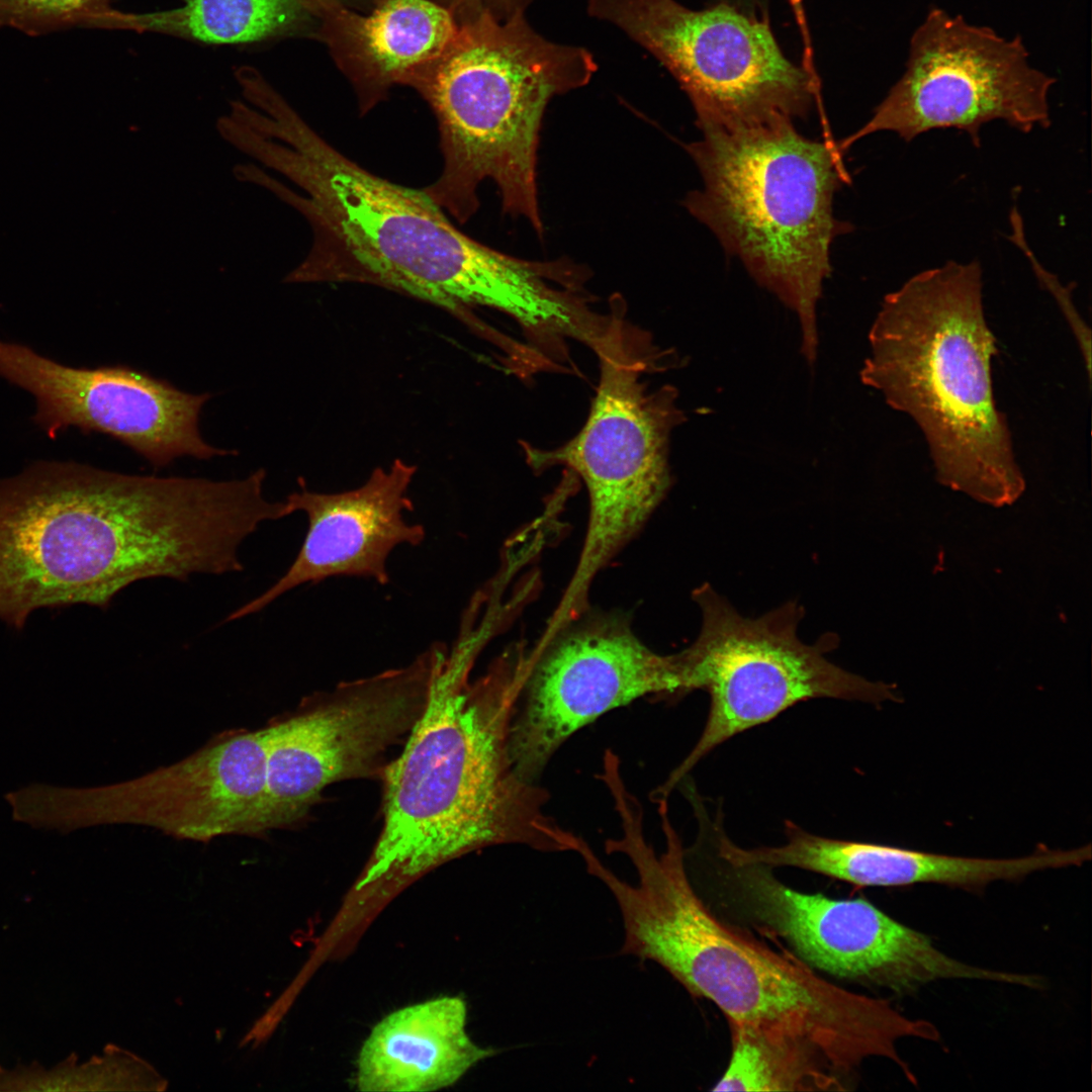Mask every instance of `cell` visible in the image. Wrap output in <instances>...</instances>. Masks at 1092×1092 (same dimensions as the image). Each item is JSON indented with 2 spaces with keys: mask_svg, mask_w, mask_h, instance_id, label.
Here are the masks:
<instances>
[{
  "mask_svg": "<svg viewBox=\"0 0 1092 1092\" xmlns=\"http://www.w3.org/2000/svg\"><path fill=\"white\" fill-rule=\"evenodd\" d=\"M590 16L651 53L688 95L698 127L731 128L806 118L819 92L814 71L784 54L770 22L723 4L586 0Z\"/></svg>",
  "mask_w": 1092,
  "mask_h": 1092,
  "instance_id": "8fae6325",
  "label": "cell"
},
{
  "mask_svg": "<svg viewBox=\"0 0 1092 1092\" xmlns=\"http://www.w3.org/2000/svg\"><path fill=\"white\" fill-rule=\"evenodd\" d=\"M786 843L745 848L736 846L740 862L772 869L797 868L857 887H904L938 884L982 890L995 881H1019L1031 873L1073 867L1075 849L1040 848L1016 858H979L937 854L892 845L829 838L813 834L791 820L785 821Z\"/></svg>",
  "mask_w": 1092,
  "mask_h": 1092,
  "instance_id": "ac0fdd59",
  "label": "cell"
},
{
  "mask_svg": "<svg viewBox=\"0 0 1092 1092\" xmlns=\"http://www.w3.org/2000/svg\"><path fill=\"white\" fill-rule=\"evenodd\" d=\"M1054 83L1029 65L1020 35L1006 39L990 27L932 8L912 34L902 77L868 122L837 149L843 154L878 131L910 142L929 130L956 128L980 147L982 126L994 120L1025 133L1045 128Z\"/></svg>",
  "mask_w": 1092,
  "mask_h": 1092,
  "instance_id": "5bb4252c",
  "label": "cell"
},
{
  "mask_svg": "<svg viewBox=\"0 0 1092 1092\" xmlns=\"http://www.w3.org/2000/svg\"><path fill=\"white\" fill-rule=\"evenodd\" d=\"M265 730L226 733L143 777L93 788L33 784L5 795L12 818L62 833L135 824L179 839L263 834Z\"/></svg>",
  "mask_w": 1092,
  "mask_h": 1092,
  "instance_id": "7c38bea8",
  "label": "cell"
},
{
  "mask_svg": "<svg viewBox=\"0 0 1092 1092\" xmlns=\"http://www.w3.org/2000/svg\"><path fill=\"white\" fill-rule=\"evenodd\" d=\"M660 827L661 852L639 825L614 841V851L633 864L637 884L602 860L590 867L619 907L622 954L656 963L691 995L716 1005L728 1024L810 1038L850 1079L866 1060L900 1062L897 1043L914 1034L913 1019L885 999L841 987L715 913L688 875L671 820L663 818Z\"/></svg>",
  "mask_w": 1092,
  "mask_h": 1092,
  "instance_id": "6da1fadb",
  "label": "cell"
},
{
  "mask_svg": "<svg viewBox=\"0 0 1092 1092\" xmlns=\"http://www.w3.org/2000/svg\"><path fill=\"white\" fill-rule=\"evenodd\" d=\"M271 167L299 187H266L308 221L312 245L287 282L362 283L434 304L461 320L497 309L528 327L552 296L546 262L494 250L458 230L424 189L393 183L339 152L303 120Z\"/></svg>",
  "mask_w": 1092,
  "mask_h": 1092,
  "instance_id": "3957f363",
  "label": "cell"
},
{
  "mask_svg": "<svg viewBox=\"0 0 1092 1092\" xmlns=\"http://www.w3.org/2000/svg\"><path fill=\"white\" fill-rule=\"evenodd\" d=\"M108 0H0V29L39 36L75 27L98 28Z\"/></svg>",
  "mask_w": 1092,
  "mask_h": 1092,
  "instance_id": "cb8c5ba5",
  "label": "cell"
},
{
  "mask_svg": "<svg viewBox=\"0 0 1092 1092\" xmlns=\"http://www.w3.org/2000/svg\"><path fill=\"white\" fill-rule=\"evenodd\" d=\"M698 890L817 973L905 994L938 980L1018 984L1020 975L971 966L862 898L834 899L782 882L774 869L737 862L716 838L694 861Z\"/></svg>",
  "mask_w": 1092,
  "mask_h": 1092,
  "instance_id": "9c48e42d",
  "label": "cell"
},
{
  "mask_svg": "<svg viewBox=\"0 0 1092 1092\" xmlns=\"http://www.w3.org/2000/svg\"><path fill=\"white\" fill-rule=\"evenodd\" d=\"M522 5L506 17L483 11L457 31L407 86L438 123L442 172L424 188L458 222L478 210V189L492 181L502 208L543 233L537 150L547 104L587 84L598 69L583 48L552 42L528 23Z\"/></svg>",
  "mask_w": 1092,
  "mask_h": 1092,
  "instance_id": "8992f818",
  "label": "cell"
},
{
  "mask_svg": "<svg viewBox=\"0 0 1092 1092\" xmlns=\"http://www.w3.org/2000/svg\"><path fill=\"white\" fill-rule=\"evenodd\" d=\"M533 655L510 734L515 767L530 782L604 714L648 695L685 694L677 655L651 650L622 615L573 620Z\"/></svg>",
  "mask_w": 1092,
  "mask_h": 1092,
  "instance_id": "9a60e30c",
  "label": "cell"
},
{
  "mask_svg": "<svg viewBox=\"0 0 1092 1092\" xmlns=\"http://www.w3.org/2000/svg\"><path fill=\"white\" fill-rule=\"evenodd\" d=\"M606 333L594 348L600 380L588 418L562 446L527 447L534 469L564 465L586 487L589 516L581 554L565 605L585 604L595 576L640 531L671 484V432L686 421L671 385L649 388L646 375L680 365L670 350L659 351L645 333L625 318L622 300H613Z\"/></svg>",
  "mask_w": 1092,
  "mask_h": 1092,
  "instance_id": "ba28073f",
  "label": "cell"
},
{
  "mask_svg": "<svg viewBox=\"0 0 1092 1092\" xmlns=\"http://www.w3.org/2000/svg\"><path fill=\"white\" fill-rule=\"evenodd\" d=\"M203 527L182 476L36 462L0 481V620L21 629L40 608L105 609L138 580H187Z\"/></svg>",
  "mask_w": 1092,
  "mask_h": 1092,
  "instance_id": "277c9868",
  "label": "cell"
},
{
  "mask_svg": "<svg viewBox=\"0 0 1092 1092\" xmlns=\"http://www.w3.org/2000/svg\"><path fill=\"white\" fill-rule=\"evenodd\" d=\"M0 376L34 396L33 421L52 439L70 427L102 433L156 467L182 456L236 454L210 445L199 432L209 393L182 391L128 366L69 367L0 341Z\"/></svg>",
  "mask_w": 1092,
  "mask_h": 1092,
  "instance_id": "2e32d148",
  "label": "cell"
},
{
  "mask_svg": "<svg viewBox=\"0 0 1092 1092\" xmlns=\"http://www.w3.org/2000/svg\"><path fill=\"white\" fill-rule=\"evenodd\" d=\"M447 652L436 643L404 666L312 696L265 727L263 833L297 823L332 784L380 777L386 752L424 711Z\"/></svg>",
  "mask_w": 1092,
  "mask_h": 1092,
  "instance_id": "4fadbf2b",
  "label": "cell"
},
{
  "mask_svg": "<svg viewBox=\"0 0 1092 1092\" xmlns=\"http://www.w3.org/2000/svg\"><path fill=\"white\" fill-rule=\"evenodd\" d=\"M157 1079L147 1063L111 1044L83 1063L71 1053L51 1068L37 1062L12 1069L0 1064V1091L159 1090Z\"/></svg>",
  "mask_w": 1092,
  "mask_h": 1092,
  "instance_id": "603a6c76",
  "label": "cell"
},
{
  "mask_svg": "<svg viewBox=\"0 0 1092 1092\" xmlns=\"http://www.w3.org/2000/svg\"><path fill=\"white\" fill-rule=\"evenodd\" d=\"M179 1L177 7L148 12L112 8L106 29L161 33L210 44H240L302 32L314 22L307 0Z\"/></svg>",
  "mask_w": 1092,
  "mask_h": 1092,
  "instance_id": "44dd1931",
  "label": "cell"
},
{
  "mask_svg": "<svg viewBox=\"0 0 1092 1092\" xmlns=\"http://www.w3.org/2000/svg\"><path fill=\"white\" fill-rule=\"evenodd\" d=\"M702 625L692 645L677 653L685 692L704 690L710 709L690 753L652 793L666 800L678 783L717 746L810 699L879 705L897 701L895 688L849 672L826 658L825 645L797 634L803 614L789 602L758 618L741 616L709 584L694 592Z\"/></svg>",
  "mask_w": 1092,
  "mask_h": 1092,
  "instance_id": "30bf717a",
  "label": "cell"
},
{
  "mask_svg": "<svg viewBox=\"0 0 1092 1092\" xmlns=\"http://www.w3.org/2000/svg\"><path fill=\"white\" fill-rule=\"evenodd\" d=\"M1011 223L1013 226L1012 240L1023 250L1026 256L1029 257L1032 268L1035 275L1038 278L1042 286L1053 295L1058 306L1060 307L1063 315L1068 323L1070 330L1072 331L1075 340L1077 342L1079 351L1083 357L1085 364L1088 381L1091 379V331L1089 327L1080 316L1073 300L1072 292L1069 287L1061 284L1058 278L1046 271L1041 265L1034 259L1033 254L1028 249L1027 244L1023 236L1021 219L1016 210L1012 211Z\"/></svg>",
  "mask_w": 1092,
  "mask_h": 1092,
  "instance_id": "d4e9b609",
  "label": "cell"
},
{
  "mask_svg": "<svg viewBox=\"0 0 1092 1092\" xmlns=\"http://www.w3.org/2000/svg\"><path fill=\"white\" fill-rule=\"evenodd\" d=\"M467 1006L443 996L395 1010L363 1042L356 1084L364 1092H426L455 1084L495 1054L466 1032Z\"/></svg>",
  "mask_w": 1092,
  "mask_h": 1092,
  "instance_id": "ffe728a7",
  "label": "cell"
},
{
  "mask_svg": "<svg viewBox=\"0 0 1092 1092\" xmlns=\"http://www.w3.org/2000/svg\"><path fill=\"white\" fill-rule=\"evenodd\" d=\"M416 472L417 466L396 459L389 467L374 469L354 489L325 493L301 484L285 499L292 514L300 511L307 518L295 559L274 584L225 621L260 612L287 592L329 577H368L387 584V559L393 549L420 545L426 537L423 525L410 524L403 516L414 510L407 491Z\"/></svg>",
  "mask_w": 1092,
  "mask_h": 1092,
  "instance_id": "e0dca14e",
  "label": "cell"
},
{
  "mask_svg": "<svg viewBox=\"0 0 1092 1092\" xmlns=\"http://www.w3.org/2000/svg\"><path fill=\"white\" fill-rule=\"evenodd\" d=\"M770 0H712L711 4L729 6L746 16L769 21Z\"/></svg>",
  "mask_w": 1092,
  "mask_h": 1092,
  "instance_id": "4316f807",
  "label": "cell"
},
{
  "mask_svg": "<svg viewBox=\"0 0 1092 1092\" xmlns=\"http://www.w3.org/2000/svg\"><path fill=\"white\" fill-rule=\"evenodd\" d=\"M869 343L860 380L917 425L937 480L994 507L1019 498L1025 479L993 391L980 263L948 261L888 293Z\"/></svg>",
  "mask_w": 1092,
  "mask_h": 1092,
  "instance_id": "5b68a950",
  "label": "cell"
},
{
  "mask_svg": "<svg viewBox=\"0 0 1092 1092\" xmlns=\"http://www.w3.org/2000/svg\"><path fill=\"white\" fill-rule=\"evenodd\" d=\"M532 664L513 647L471 681V665L443 658L402 751L380 776L382 828L358 890L413 879L491 845L571 851L576 834L547 813L549 792L522 778L511 755Z\"/></svg>",
  "mask_w": 1092,
  "mask_h": 1092,
  "instance_id": "7a4b0ae2",
  "label": "cell"
},
{
  "mask_svg": "<svg viewBox=\"0 0 1092 1092\" xmlns=\"http://www.w3.org/2000/svg\"><path fill=\"white\" fill-rule=\"evenodd\" d=\"M731 1055L712 1091H845L854 1084L810 1038L728 1024Z\"/></svg>",
  "mask_w": 1092,
  "mask_h": 1092,
  "instance_id": "7402d4cb",
  "label": "cell"
},
{
  "mask_svg": "<svg viewBox=\"0 0 1092 1092\" xmlns=\"http://www.w3.org/2000/svg\"><path fill=\"white\" fill-rule=\"evenodd\" d=\"M700 130L702 139L687 150L703 186L685 205L758 285L795 311L800 351L812 367L830 246L847 228L833 215L834 194L848 181L837 143L804 136L785 118Z\"/></svg>",
  "mask_w": 1092,
  "mask_h": 1092,
  "instance_id": "52a82bcc",
  "label": "cell"
},
{
  "mask_svg": "<svg viewBox=\"0 0 1092 1092\" xmlns=\"http://www.w3.org/2000/svg\"><path fill=\"white\" fill-rule=\"evenodd\" d=\"M447 8L457 22L476 16L483 11H490L498 17L510 15L519 6L529 0H434Z\"/></svg>",
  "mask_w": 1092,
  "mask_h": 1092,
  "instance_id": "484cf974",
  "label": "cell"
},
{
  "mask_svg": "<svg viewBox=\"0 0 1092 1092\" xmlns=\"http://www.w3.org/2000/svg\"><path fill=\"white\" fill-rule=\"evenodd\" d=\"M315 36L330 49L367 113L396 84L407 85L453 39L458 22L434 0H376L361 15L341 0H307Z\"/></svg>",
  "mask_w": 1092,
  "mask_h": 1092,
  "instance_id": "d6986e66",
  "label": "cell"
}]
</instances>
